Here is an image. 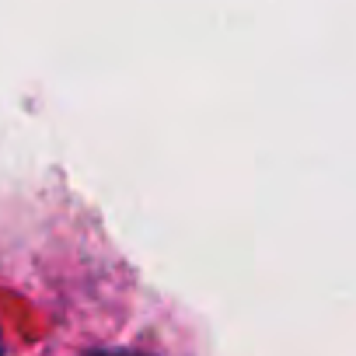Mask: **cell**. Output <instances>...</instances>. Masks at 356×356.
I'll use <instances>...</instances> for the list:
<instances>
[{
	"instance_id": "1",
	"label": "cell",
	"mask_w": 356,
	"mask_h": 356,
	"mask_svg": "<svg viewBox=\"0 0 356 356\" xmlns=\"http://www.w3.org/2000/svg\"><path fill=\"white\" fill-rule=\"evenodd\" d=\"M95 356H129V353H95Z\"/></svg>"
},
{
	"instance_id": "2",
	"label": "cell",
	"mask_w": 356,
	"mask_h": 356,
	"mask_svg": "<svg viewBox=\"0 0 356 356\" xmlns=\"http://www.w3.org/2000/svg\"><path fill=\"white\" fill-rule=\"evenodd\" d=\"M0 349H4V346H0Z\"/></svg>"
}]
</instances>
